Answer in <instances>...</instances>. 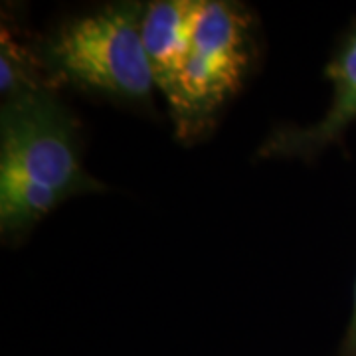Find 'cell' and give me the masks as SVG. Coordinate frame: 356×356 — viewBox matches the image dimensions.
<instances>
[{
    "label": "cell",
    "instance_id": "8992f818",
    "mask_svg": "<svg viewBox=\"0 0 356 356\" xmlns=\"http://www.w3.org/2000/svg\"><path fill=\"white\" fill-rule=\"evenodd\" d=\"M341 356H356V285H355V301H353V315L348 321V327L344 332L343 344H341Z\"/></svg>",
    "mask_w": 356,
    "mask_h": 356
},
{
    "label": "cell",
    "instance_id": "6da1fadb",
    "mask_svg": "<svg viewBox=\"0 0 356 356\" xmlns=\"http://www.w3.org/2000/svg\"><path fill=\"white\" fill-rule=\"evenodd\" d=\"M105 191L81 165L77 123L50 89L2 103L0 111V229L18 236L54 208Z\"/></svg>",
    "mask_w": 356,
    "mask_h": 356
},
{
    "label": "cell",
    "instance_id": "277c9868",
    "mask_svg": "<svg viewBox=\"0 0 356 356\" xmlns=\"http://www.w3.org/2000/svg\"><path fill=\"white\" fill-rule=\"evenodd\" d=\"M325 74L332 81L331 107L325 117L309 127L275 131L261 145L259 156H299L309 161L332 143H341L346 129L356 121V22L339 42Z\"/></svg>",
    "mask_w": 356,
    "mask_h": 356
},
{
    "label": "cell",
    "instance_id": "3957f363",
    "mask_svg": "<svg viewBox=\"0 0 356 356\" xmlns=\"http://www.w3.org/2000/svg\"><path fill=\"white\" fill-rule=\"evenodd\" d=\"M255 58V20L240 2L206 0L191 54L166 99L180 140L202 139L240 91Z\"/></svg>",
    "mask_w": 356,
    "mask_h": 356
},
{
    "label": "cell",
    "instance_id": "7a4b0ae2",
    "mask_svg": "<svg viewBox=\"0 0 356 356\" xmlns=\"http://www.w3.org/2000/svg\"><path fill=\"white\" fill-rule=\"evenodd\" d=\"M139 2H115L67 20L44 42L50 74L117 102L147 103L156 88L147 60Z\"/></svg>",
    "mask_w": 356,
    "mask_h": 356
},
{
    "label": "cell",
    "instance_id": "5b68a950",
    "mask_svg": "<svg viewBox=\"0 0 356 356\" xmlns=\"http://www.w3.org/2000/svg\"><path fill=\"white\" fill-rule=\"evenodd\" d=\"M204 6L206 0H159L145 6L140 38L154 83L166 99L172 95L188 60Z\"/></svg>",
    "mask_w": 356,
    "mask_h": 356
}]
</instances>
